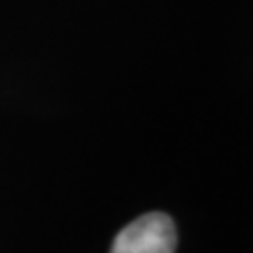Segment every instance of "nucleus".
Masks as SVG:
<instances>
[{
  "label": "nucleus",
  "mask_w": 253,
  "mask_h": 253,
  "mask_svg": "<svg viewBox=\"0 0 253 253\" xmlns=\"http://www.w3.org/2000/svg\"><path fill=\"white\" fill-rule=\"evenodd\" d=\"M175 241L173 219L154 211L123 228L114 239L110 253H173Z\"/></svg>",
  "instance_id": "nucleus-1"
}]
</instances>
